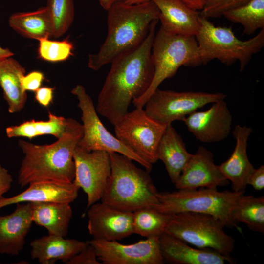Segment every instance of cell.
I'll list each match as a JSON object with an SVG mask.
<instances>
[{
	"label": "cell",
	"instance_id": "cell-6",
	"mask_svg": "<svg viewBox=\"0 0 264 264\" xmlns=\"http://www.w3.org/2000/svg\"><path fill=\"white\" fill-rule=\"evenodd\" d=\"M244 194V192L219 191L217 188H208L159 192L158 203L154 208L170 215L183 212L209 214L225 227L237 228L231 212Z\"/></svg>",
	"mask_w": 264,
	"mask_h": 264
},
{
	"label": "cell",
	"instance_id": "cell-14",
	"mask_svg": "<svg viewBox=\"0 0 264 264\" xmlns=\"http://www.w3.org/2000/svg\"><path fill=\"white\" fill-rule=\"evenodd\" d=\"M232 117L224 100L212 103L205 111H195L183 120L187 130L198 141L214 143L224 140L231 130Z\"/></svg>",
	"mask_w": 264,
	"mask_h": 264
},
{
	"label": "cell",
	"instance_id": "cell-13",
	"mask_svg": "<svg viewBox=\"0 0 264 264\" xmlns=\"http://www.w3.org/2000/svg\"><path fill=\"white\" fill-rule=\"evenodd\" d=\"M98 260L103 264H162L159 237H152L131 244L92 239Z\"/></svg>",
	"mask_w": 264,
	"mask_h": 264
},
{
	"label": "cell",
	"instance_id": "cell-37",
	"mask_svg": "<svg viewBox=\"0 0 264 264\" xmlns=\"http://www.w3.org/2000/svg\"><path fill=\"white\" fill-rule=\"evenodd\" d=\"M54 88L42 87L35 92V99L41 106L47 107L53 101Z\"/></svg>",
	"mask_w": 264,
	"mask_h": 264
},
{
	"label": "cell",
	"instance_id": "cell-1",
	"mask_svg": "<svg viewBox=\"0 0 264 264\" xmlns=\"http://www.w3.org/2000/svg\"><path fill=\"white\" fill-rule=\"evenodd\" d=\"M158 21L152 22L146 38L137 47L118 56L110 63L95 108L98 114L113 126L121 120L128 112L130 104L142 96L152 82L154 73L152 47Z\"/></svg>",
	"mask_w": 264,
	"mask_h": 264
},
{
	"label": "cell",
	"instance_id": "cell-12",
	"mask_svg": "<svg viewBox=\"0 0 264 264\" xmlns=\"http://www.w3.org/2000/svg\"><path fill=\"white\" fill-rule=\"evenodd\" d=\"M75 177L73 182L87 195V207L101 198L111 172L109 153L88 151L78 145L73 154Z\"/></svg>",
	"mask_w": 264,
	"mask_h": 264
},
{
	"label": "cell",
	"instance_id": "cell-11",
	"mask_svg": "<svg viewBox=\"0 0 264 264\" xmlns=\"http://www.w3.org/2000/svg\"><path fill=\"white\" fill-rule=\"evenodd\" d=\"M221 92H176L157 88L145 105L146 113L165 125L175 121H182L186 116L206 105L224 100Z\"/></svg>",
	"mask_w": 264,
	"mask_h": 264
},
{
	"label": "cell",
	"instance_id": "cell-26",
	"mask_svg": "<svg viewBox=\"0 0 264 264\" xmlns=\"http://www.w3.org/2000/svg\"><path fill=\"white\" fill-rule=\"evenodd\" d=\"M8 23L13 30L25 38L39 41L52 37L51 22L46 7L32 12L12 14Z\"/></svg>",
	"mask_w": 264,
	"mask_h": 264
},
{
	"label": "cell",
	"instance_id": "cell-34",
	"mask_svg": "<svg viewBox=\"0 0 264 264\" xmlns=\"http://www.w3.org/2000/svg\"><path fill=\"white\" fill-rule=\"evenodd\" d=\"M66 264H101V263L97 259L94 247L89 242L85 249L70 258Z\"/></svg>",
	"mask_w": 264,
	"mask_h": 264
},
{
	"label": "cell",
	"instance_id": "cell-9",
	"mask_svg": "<svg viewBox=\"0 0 264 264\" xmlns=\"http://www.w3.org/2000/svg\"><path fill=\"white\" fill-rule=\"evenodd\" d=\"M71 92L77 97L78 107L82 112L83 135L78 146L88 151L117 153L137 162L147 172L152 170V164L130 150L107 130L98 116L92 99L82 85L76 86Z\"/></svg>",
	"mask_w": 264,
	"mask_h": 264
},
{
	"label": "cell",
	"instance_id": "cell-23",
	"mask_svg": "<svg viewBox=\"0 0 264 264\" xmlns=\"http://www.w3.org/2000/svg\"><path fill=\"white\" fill-rule=\"evenodd\" d=\"M192 155L172 124L168 125L158 144L157 158L164 163L173 184L178 180Z\"/></svg>",
	"mask_w": 264,
	"mask_h": 264
},
{
	"label": "cell",
	"instance_id": "cell-5",
	"mask_svg": "<svg viewBox=\"0 0 264 264\" xmlns=\"http://www.w3.org/2000/svg\"><path fill=\"white\" fill-rule=\"evenodd\" d=\"M151 58L154 68L153 78L146 92L132 101L135 108H143L160 84L175 75L181 66H197L203 64L195 36L172 34L161 27L153 40Z\"/></svg>",
	"mask_w": 264,
	"mask_h": 264
},
{
	"label": "cell",
	"instance_id": "cell-17",
	"mask_svg": "<svg viewBox=\"0 0 264 264\" xmlns=\"http://www.w3.org/2000/svg\"><path fill=\"white\" fill-rule=\"evenodd\" d=\"M11 214L0 216V254L17 256L33 222L30 202L18 203Z\"/></svg>",
	"mask_w": 264,
	"mask_h": 264
},
{
	"label": "cell",
	"instance_id": "cell-28",
	"mask_svg": "<svg viewBox=\"0 0 264 264\" xmlns=\"http://www.w3.org/2000/svg\"><path fill=\"white\" fill-rule=\"evenodd\" d=\"M233 221L242 222L251 230L264 232V197L244 195L231 212Z\"/></svg>",
	"mask_w": 264,
	"mask_h": 264
},
{
	"label": "cell",
	"instance_id": "cell-36",
	"mask_svg": "<svg viewBox=\"0 0 264 264\" xmlns=\"http://www.w3.org/2000/svg\"><path fill=\"white\" fill-rule=\"evenodd\" d=\"M247 185H251L256 190L260 191L264 188V166L262 165L257 169L254 168L247 179Z\"/></svg>",
	"mask_w": 264,
	"mask_h": 264
},
{
	"label": "cell",
	"instance_id": "cell-32",
	"mask_svg": "<svg viewBox=\"0 0 264 264\" xmlns=\"http://www.w3.org/2000/svg\"><path fill=\"white\" fill-rule=\"evenodd\" d=\"M38 54L41 59L50 62L66 61L72 55L73 44L70 41H53L43 39L39 41Z\"/></svg>",
	"mask_w": 264,
	"mask_h": 264
},
{
	"label": "cell",
	"instance_id": "cell-20",
	"mask_svg": "<svg viewBox=\"0 0 264 264\" xmlns=\"http://www.w3.org/2000/svg\"><path fill=\"white\" fill-rule=\"evenodd\" d=\"M79 188L73 182L40 181L31 183L25 190L13 197L0 199V209L18 203L57 202L70 203L78 196Z\"/></svg>",
	"mask_w": 264,
	"mask_h": 264
},
{
	"label": "cell",
	"instance_id": "cell-16",
	"mask_svg": "<svg viewBox=\"0 0 264 264\" xmlns=\"http://www.w3.org/2000/svg\"><path fill=\"white\" fill-rule=\"evenodd\" d=\"M228 183L219 166L214 163L212 152L199 146L192 154L175 185L178 189H195L217 188Z\"/></svg>",
	"mask_w": 264,
	"mask_h": 264
},
{
	"label": "cell",
	"instance_id": "cell-27",
	"mask_svg": "<svg viewBox=\"0 0 264 264\" xmlns=\"http://www.w3.org/2000/svg\"><path fill=\"white\" fill-rule=\"evenodd\" d=\"M47 120L32 119L18 125L10 126L5 129L8 138L25 137L30 140L37 136L51 135L56 138L64 133L67 125V118L48 112Z\"/></svg>",
	"mask_w": 264,
	"mask_h": 264
},
{
	"label": "cell",
	"instance_id": "cell-41",
	"mask_svg": "<svg viewBox=\"0 0 264 264\" xmlns=\"http://www.w3.org/2000/svg\"><path fill=\"white\" fill-rule=\"evenodd\" d=\"M14 53L8 48H2L0 46V59L12 57Z\"/></svg>",
	"mask_w": 264,
	"mask_h": 264
},
{
	"label": "cell",
	"instance_id": "cell-33",
	"mask_svg": "<svg viewBox=\"0 0 264 264\" xmlns=\"http://www.w3.org/2000/svg\"><path fill=\"white\" fill-rule=\"evenodd\" d=\"M250 0H206L204 6L200 11L201 16L209 18H218L232 9L242 5Z\"/></svg>",
	"mask_w": 264,
	"mask_h": 264
},
{
	"label": "cell",
	"instance_id": "cell-3",
	"mask_svg": "<svg viewBox=\"0 0 264 264\" xmlns=\"http://www.w3.org/2000/svg\"><path fill=\"white\" fill-rule=\"evenodd\" d=\"M106 38L97 53L90 54L88 67L95 71L118 56L137 47L146 38L159 10L151 0L135 4L114 3L107 10Z\"/></svg>",
	"mask_w": 264,
	"mask_h": 264
},
{
	"label": "cell",
	"instance_id": "cell-25",
	"mask_svg": "<svg viewBox=\"0 0 264 264\" xmlns=\"http://www.w3.org/2000/svg\"><path fill=\"white\" fill-rule=\"evenodd\" d=\"M30 204L33 222L46 228L49 235L66 236L72 216L69 203L31 202Z\"/></svg>",
	"mask_w": 264,
	"mask_h": 264
},
{
	"label": "cell",
	"instance_id": "cell-38",
	"mask_svg": "<svg viewBox=\"0 0 264 264\" xmlns=\"http://www.w3.org/2000/svg\"><path fill=\"white\" fill-rule=\"evenodd\" d=\"M12 181L11 174L0 164V199L10 189Z\"/></svg>",
	"mask_w": 264,
	"mask_h": 264
},
{
	"label": "cell",
	"instance_id": "cell-30",
	"mask_svg": "<svg viewBox=\"0 0 264 264\" xmlns=\"http://www.w3.org/2000/svg\"><path fill=\"white\" fill-rule=\"evenodd\" d=\"M170 216L152 207L135 211L133 212V234L146 238L160 237L164 233Z\"/></svg>",
	"mask_w": 264,
	"mask_h": 264
},
{
	"label": "cell",
	"instance_id": "cell-7",
	"mask_svg": "<svg viewBox=\"0 0 264 264\" xmlns=\"http://www.w3.org/2000/svg\"><path fill=\"white\" fill-rule=\"evenodd\" d=\"M200 23L195 37L203 64L215 59L226 65L239 61L240 70L242 71L252 56L260 51L264 45V29L253 38L242 41L230 28L216 26L201 15Z\"/></svg>",
	"mask_w": 264,
	"mask_h": 264
},
{
	"label": "cell",
	"instance_id": "cell-18",
	"mask_svg": "<svg viewBox=\"0 0 264 264\" xmlns=\"http://www.w3.org/2000/svg\"><path fill=\"white\" fill-rule=\"evenodd\" d=\"M161 255L164 262L174 264H224L235 263L232 257L210 249L195 248L184 242L163 233L159 237Z\"/></svg>",
	"mask_w": 264,
	"mask_h": 264
},
{
	"label": "cell",
	"instance_id": "cell-31",
	"mask_svg": "<svg viewBox=\"0 0 264 264\" xmlns=\"http://www.w3.org/2000/svg\"><path fill=\"white\" fill-rule=\"evenodd\" d=\"M52 28V37L64 35L71 25L74 18L73 0H47L45 6Z\"/></svg>",
	"mask_w": 264,
	"mask_h": 264
},
{
	"label": "cell",
	"instance_id": "cell-10",
	"mask_svg": "<svg viewBox=\"0 0 264 264\" xmlns=\"http://www.w3.org/2000/svg\"><path fill=\"white\" fill-rule=\"evenodd\" d=\"M167 126L149 116L143 108H135L114 126L116 137L152 165L158 160V146Z\"/></svg>",
	"mask_w": 264,
	"mask_h": 264
},
{
	"label": "cell",
	"instance_id": "cell-24",
	"mask_svg": "<svg viewBox=\"0 0 264 264\" xmlns=\"http://www.w3.org/2000/svg\"><path fill=\"white\" fill-rule=\"evenodd\" d=\"M25 74L24 68L12 57L0 59V87L10 113L20 112L25 105L27 95L21 84Z\"/></svg>",
	"mask_w": 264,
	"mask_h": 264
},
{
	"label": "cell",
	"instance_id": "cell-2",
	"mask_svg": "<svg viewBox=\"0 0 264 264\" xmlns=\"http://www.w3.org/2000/svg\"><path fill=\"white\" fill-rule=\"evenodd\" d=\"M82 135V125L69 118L63 135L51 144L37 145L20 140L18 145L24 156L18 184L23 187L40 181L72 182L75 173L73 154Z\"/></svg>",
	"mask_w": 264,
	"mask_h": 264
},
{
	"label": "cell",
	"instance_id": "cell-19",
	"mask_svg": "<svg viewBox=\"0 0 264 264\" xmlns=\"http://www.w3.org/2000/svg\"><path fill=\"white\" fill-rule=\"evenodd\" d=\"M252 131L251 127L245 125L235 126L233 131L236 139L234 150L229 158L219 166L226 178L231 182L235 192L245 191L247 178L254 169L247 152V142Z\"/></svg>",
	"mask_w": 264,
	"mask_h": 264
},
{
	"label": "cell",
	"instance_id": "cell-4",
	"mask_svg": "<svg viewBox=\"0 0 264 264\" xmlns=\"http://www.w3.org/2000/svg\"><path fill=\"white\" fill-rule=\"evenodd\" d=\"M109 155L111 172L101 202L130 212L155 206L159 192L149 172L123 154L109 153Z\"/></svg>",
	"mask_w": 264,
	"mask_h": 264
},
{
	"label": "cell",
	"instance_id": "cell-29",
	"mask_svg": "<svg viewBox=\"0 0 264 264\" xmlns=\"http://www.w3.org/2000/svg\"><path fill=\"white\" fill-rule=\"evenodd\" d=\"M223 16L241 24L244 33L251 35L264 29V0H250L244 4L225 12Z\"/></svg>",
	"mask_w": 264,
	"mask_h": 264
},
{
	"label": "cell",
	"instance_id": "cell-40",
	"mask_svg": "<svg viewBox=\"0 0 264 264\" xmlns=\"http://www.w3.org/2000/svg\"><path fill=\"white\" fill-rule=\"evenodd\" d=\"M101 6L105 10H107L114 3L119 1H125V0H98Z\"/></svg>",
	"mask_w": 264,
	"mask_h": 264
},
{
	"label": "cell",
	"instance_id": "cell-21",
	"mask_svg": "<svg viewBox=\"0 0 264 264\" xmlns=\"http://www.w3.org/2000/svg\"><path fill=\"white\" fill-rule=\"evenodd\" d=\"M159 13L160 27L176 35L196 36L200 25V12L194 10L180 0H151Z\"/></svg>",
	"mask_w": 264,
	"mask_h": 264
},
{
	"label": "cell",
	"instance_id": "cell-8",
	"mask_svg": "<svg viewBox=\"0 0 264 264\" xmlns=\"http://www.w3.org/2000/svg\"><path fill=\"white\" fill-rule=\"evenodd\" d=\"M224 227L211 215L183 212L171 215L164 233L198 248L212 249L231 257L235 240L225 232Z\"/></svg>",
	"mask_w": 264,
	"mask_h": 264
},
{
	"label": "cell",
	"instance_id": "cell-39",
	"mask_svg": "<svg viewBox=\"0 0 264 264\" xmlns=\"http://www.w3.org/2000/svg\"><path fill=\"white\" fill-rule=\"evenodd\" d=\"M190 8L196 11H201L203 8L206 0H180Z\"/></svg>",
	"mask_w": 264,
	"mask_h": 264
},
{
	"label": "cell",
	"instance_id": "cell-22",
	"mask_svg": "<svg viewBox=\"0 0 264 264\" xmlns=\"http://www.w3.org/2000/svg\"><path fill=\"white\" fill-rule=\"evenodd\" d=\"M88 243V242L48 234L31 242V257L41 264H54L58 260L66 264L85 249Z\"/></svg>",
	"mask_w": 264,
	"mask_h": 264
},
{
	"label": "cell",
	"instance_id": "cell-15",
	"mask_svg": "<svg viewBox=\"0 0 264 264\" xmlns=\"http://www.w3.org/2000/svg\"><path fill=\"white\" fill-rule=\"evenodd\" d=\"M88 211V228L93 239L118 241L133 234V212L95 203Z\"/></svg>",
	"mask_w": 264,
	"mask_h": 264
},
{
	"label": "cell",
	"instance_id": "cell-35",
	"mask_svg": "<svg viewBox=\"0 0 264 264\" xmlns=\"http://www.w3.org/2000/svg\"><path fill=\"white\" fill-rule=\"evenodd\" d=\"M44 79V74L39 71H33L22 78L21 84L23 89L25 91L35 92L42 85Z\"/></svg>",
	"mask_w": 264,
	"mask_h": 264
},
{
	"label": "cell",
	"instance_id": "cell-42",
	"mask_svg": "<svg viewBox=\"0 0 264 264\" xmlns=\"http://www.w3.org/2000/svg\"><path fill=\"white\" fill-rule=\"evenodd\" d=\"M148 0H125L124 2L128 4H135L144 2Z\"/></svg>",
	"mask_w": 264,
	"mask_h": 264
}]
</instances>
